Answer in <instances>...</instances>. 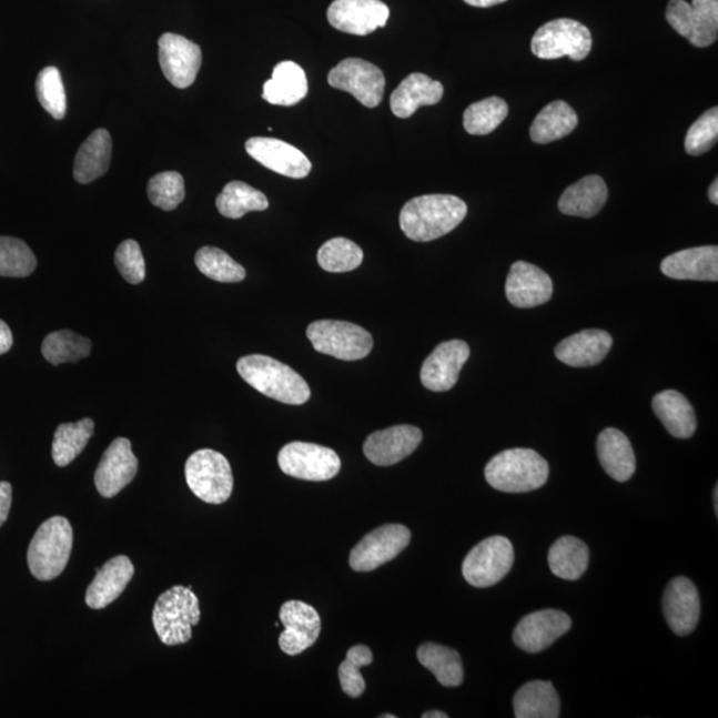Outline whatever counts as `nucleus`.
<instances>
[{"mask_svg": "<svg viewBox=\"0 0 718 718\" xmlns=\"http://www.w3.org/2000/svg\"><path fill=\"white\" fill-rule=\"evenodd\" d=\"M467 216V205L452 194H426L407 201L400 225L407 239L428 243L453 232Z\"/></svg>", "mask_w": 718, "mask_h": 718, "instance_id": "f257e3e1", "label": "nucleus"}, {"mask_svg": "<svg viewBox=\"0 0 718 718\" xmlns=\"http://www.w3.org/2000/svg\"><path fill=\"white\" fill-rule=\"evenodd\" d=\"M237 372L247 385L286 405H304L311 400V387L292 367L266 355L240 358Z\"/></svg>", "mask_w": 718, "mask_h": 718, "instance_id": "f03ea898", "label": "nucleus"}, {"mask_svg": "<svg viewBox=\"0 0 718 718\" xmlns=\"http://www.w3.org/2000/svg\"><path fill=\"white\" fill-rule=\"evenodd\" d=\"M489 486L502 493H529L546 485L548 463L532 448H512L495 455L485 469Z\"/></svg>", "mask_w": 718, "mask_h": 718, "instance_id": "7ed1b4c3", "label": "nucleus"}, {"mask_svg": "<svg viewBox=\"0 0 718 718\" xmlns=\"http://www.w3.org/2000/svg\"><path fill=\"white\" fill-rule=\"evenodd\" d=\"M72 545L71 523L63 516L47 519L37 529L27 552L32 576L42 582L57 579L69 565Z\"/></svg>", "mask_w": 718, "mask_h": 718, "instance_id": "20e7f679", "label": "nucleus"}, {"mask_svg": "<svg viewBox=\"0 0 718 718\" xmlns=\"http://www.w3.org/2000/svg\"><path fill=\"white\" fill-rule=\"evenodd\" d=\"M201 617L198 596L192 587L174 586L159 596L152 621L161 643L180 646L192 639V628Z\"/></svg>", "mask_w": 718, "mask_h": 718, "instance_id": "39448f33", "label": "nucleus"}, {"mask_svg": "<svg viewBox=\"0 0 718 718\" xmlns=\"http://www.w3.org/2000/svg\"><path fill=\"white\" fill-rule=\"evenodd\" d=\"M185 478L191 492L210 505H221L231 498L233 474L223 454L211 448L199 449L185 463Z\"/></svg>", "mask_w": 718, "mask_h": 718, "instance_id": "423d86ee", "label": "nucleus"}, {"mask_svg": "<svg viewBox=\"0 0 718 718\" xmlns=\"http://www.w3.org/2000/svg\"><path fill=\"white\" fill-rule=\"evenodd\" d=\"M307 338L315 351L341 361L367 357L373 348V337L364 327L346 321L320 320L307 326Z\"/></svg>", "mask_w": 718, "mask_h": 718, "instance_id": "0eeeda50", "label": "nucleus"}, {"mask_svg": "<svg viewBox=\"0 0 718 718\" xmlns=\"http://www.w3.org/2000/svg\"><path fill=\"white\" fill-rule=\"evenodd\" d=\"M593 50V36L586 26L574 19H555L543 24L532 40L536 58L554 60L568 57L574 62L586 59Z\"/></svg>", "mask_w": 718, "mask_h": 718, "instance_id": "6e6552de", "label": "nucleus"}, {"mask_svg": "<svg viewBox=\"0 0 718 718\" xmlns=\"http://www.w3.org/2000/svg\"><path fill=\"white\" fill-rule=\"evenodd\" d=\"M513 565V543L505 536H492L467 554L462 573L469 586L487 588L505 579Z\"/></svg>", "mask_w": 718, "mask_h": 718, "instance_id": "1a4fd4ad", "label": "nucleus"}, {"mask_svg": "<svg viewBox=\"0 0 718 718\" xmlns=\"http://www.w3.org/2000/svg\"><path fill=\"white\" fill-rule=\"evenodd\" d=\"M279 466L295 479L325 482L337 476L341 459L334 449L314 443L292 442L281 448Z\"/></svg>", "mask_w": 718, "mask_h": 718, "instance_id": "9d476101", "label": "nucleus"}, {"mask_svg": "<svg viewBox=\"0 0 718 718\" xmlns=\"http://www.w3.org/2000/svg\"><path fill=\"white\" fill-rule=\"evenodd\" d=\"M670 27L690 44L704 49L716 43L718 32V0H670L667 7Z\"/></svg>", "mask_w": 718, "mask_h": 718, "instance_id": "9b49d317", "label": "nucleus"}, {"mask_svg": "<svg viewBox=\"0 0 718 718\" xmlns=\"http://www.w3.org/2000/svg\"><path fill=\"white\" fill-rule=\"evenodd\" d=\"M334 89L352 93L367 109H375L384 99L386 80L377 65L358 58H347L328 72Z\"/></svg>", "mask_w": 718, "mask_h": 718, "instance_id": "f8f14e48", "label": "nucleus"}, {"mask_svg": "<svg viewBox=\"0 0 718 718\" xmlns=\"http://www.w3.org/2000/svg\"><path fill=\"white\" fill-rule=\"evenodd\" d=\"M412 540V533L402 525H385L364 536L352 549L348 565L357 573H371L392 562Z\"/></svg>", "mask_w": 718, "mask_h": 718, "instance_id": "ddd939ff", "label": "nucleus"}, {"mask_svg": "<svg viewBox=\"0 0 718 718\" xmlns=\"http://www.w3.org/2000/svg\"><path fill=\"white\" fill-rule=\"evenodd\" d=\"M159 62L170 83L184 90L196 80L203 63V53L191 40L166 32L159 39Z\"/></svg>", "mask_w": 718, "mask_h": 718, "instance_id": "4468645a", "label": "nucleus"}, {"mask_svg": "<svg viewBox=\"0 0 718 718\" xmlns=\"http://www.w3.org/2000/svg\"><path fill=\"white\" fill-rule=\"evenodd\" d=\"M573 627L572 617L559 609H543L529 614L519 621L514 630L516 647L528 654H539L552 647Z\"/></svg>", "mask_w": 718, "mask_h": 718, "instance_id": "2eb2a0df", "label": "nucleus"}, {"mask_svg": "<svg viewBox=\"0 0 718 718\" xmlns=\"http://www.w3.org/2000/svg\"><path fill=\"white\" fill-rule=\"evenodd\" d=\"M388 17L391 10L381 0H334L327 10L328 23L335 30L358 37L385 27Z\"/></svg>", "mask_w": 718, "mask_h": 718, "instance_id": "dca6fc26", "label": "nucleus"}, {"mask_svg": "<svg viewBox=\"0 0 718 718\" xmlns=\"http://www.w3.org/2000/svg\"><path fill=\"white\" fill-rule=\"evenodd\" d=\"M284 633L280 635V648L289 656H297L317 641L321 634V617L312 606L300 600H289L280 609Z\"/></svg>", "mask_w": 718, "mask_h": 718, "instance_id": "f3484780", "label": "nucleus"}, {"mask_svg": "<svg viewBox=\"0 0 718 718\" xmlns=\"http://www.w3.org/2000/svg\"><path fill=\"white\" fill-rule=\"evenodd\" d=\"M468 357L469 347L465 341L442 342L422 365V385L436 393L452 391Z\"/></svg>", "mask_w": 718, "mask_h": 718, "instance_id": "a211bd4d", "label": "nucleus"}, {"mask_svg": "<svg viewBox=\"0 0 718 718\" xmlns=\"http://www.w3.org/2000/svg\"><path fill=\"white\" fill-rule=\"evenodd\" d=\"M138 469L139 461L132 453L131 441H113L97 468L95 486L99 494L107 499L113 498L135 479Z\"/></svg>", "mask_w": 718, "mask_h": 718, "instance_id": "6ab92c4d", "label": "nucleus"}, {"mask_svg": "<svg viewBox=\"0 0 718 718\" xmlns=\"http://www.w3.org/2000/svg\"><path fill=\"white\" fill-rule=\"evenodd\" d=\"M424 439L421 428L400 425L375 432L364 443V454L375 466H393L411 456Z\"/></svg>", "mask_w": 718, "mask_h": 718, "instance_id": "aec40b11", "label": "nucleus"}, {"mask_svg": "<svg viewBox=\"0 0 718 718\" xmlns=\"http://www.w3.org/2000/svg\"><path fill=\"white\" fill-rule=\"evenodd\" d=\"M245 150L251 158L273 172L291 179H304L312 171L311 160L299 148L273 138H252Z\"/></svg>", "mask_w": 718, "mask_h": 718, "instance_id": "412c9836", "label": "nucleus"}, {"mask_svg": "<svg viewBox=\"0 0 718 718\" xmlns=\"http://www.w3.org/2000/svg\"><path fill=\"white\" fill-rule=\"evenodd\" d=\"M664 616L676 635L694 633L701 615L699 590L688 577L679 576L668 584L663 599Z\"/></svg>", "mask_w": 718, "mask_h": 718, "instance_id": "4be33fe9", "label": "nucleus"}, {"mask_svg": "<svg viewBox=\"0 0 718 718\" xmlns=\"http://www.w3.org/2000/svg\"><path fill=\"white\" fill-rule=\"evenodd\" d=\"M554 284L552 277L540 267L516 261L506 281V295L515 307L528 309L546 304L552 300Z\"/></svg>", "mask_w": 718, "mask_h": 718, "instance_id": "5701e85b", "label": "nucleus"}, {"mask_svg": "<svg viewBox=\"0 0 718 718\" xmlns=\"http://www.w3.org/2000/svg\"><path fill=\"white\" fill-rule=\"evenodd\" d=\"M135 575L129 556H115L98 569L95 579L87 588L85 603L92 609H104L124 593Z\"/></svg>", "mask_w": 718, "mask_h": 718, "instance_id": "b1692460", "label": "nucleus"}, {"mask_svg": "<svg viewBox=\"0 0 718 718\" xmlns=\"http://www.w3.org/2000/svg\"><path fill=\"white\" fill-rule=\"evenodd\" d=\"M614 345L613 335L600 328H588L563 340L555 348L556 358L568 366L599 365Z\"/></svg>", "mask_w": 718, "mask_h": 718, "instance_id": "393cba45", "label": "nucleus"}, {"mask_svg": "<svg viewBox=\"0 0 718 718\" xmlns=\"http://www.w3.org/2000/svg\"><path fill=\"white\" fill-rule=\"evenodd\" d=\"M661 272L674 280H718V247L714 245L690 247L664 259Z\"/></svg>", "mask_w": 718, "mask_h": 718, "instance_id": "a878e982", "label": "nucleus"}, {"mask_svg": "<svg viewBox=\"0 0 718 718\" xmlns=\"http://www.w3.org/2000/svg\"><path fill=\"white\" fill-rule=\"evenodd\" d=\"M443 85L425 73L415 72L408 75L395 89L391 97V109L395 117L407 119L414 115L419 107L435 105L443 98Z\"/></svg>", "mask_w": 718, "mask_h": 718, "instance_id": "bb28decb", "label": "nucleus"}, {"mask_svg": "<svg viewBox=\"0 0 718 718\" xmlns=\"http://www.w3.org/2000/svg\"><path fill=\"white\" fill-rule=\"evenodd\" d=\"M597 455L610 478L627 482L636 472V456L626 434L617 428H606L597 438Z\"/></svg>", "mask_w": 718, "mask_h": 718, "instance_id": "cd10ccee", "label": "nucleus"}, {"mask_svg": "<svg viewBox=\"0 0 718 718\" xmlns=\"http://www.w3.org/2000/svg\"><path fill=\"white\" fill-rule=\"evenodd\" d=\"M608 200L606 181L596 174L568 186L559 200V211L567 216L590 219L599 213Z\"/></svg>", "mask_w": 718, "mask_h": 718, "instance_id": "c85d7f7f", "label": "nucleus"}, {"mask_svg": "<svg viewBox=\"0 0 718 718\" xmlns=\"http://www.w3.org/2000/svg\"><path fill=\"white\" fill-rule=\"evenodd\" d=\"M112 158V139L109 131H93L79 148L73 164V178L80 184H89L109 171Z\"/></svg>", "mask_w": 718, "mask_h": 718, "instance_id": "c756f323", "label": "nucleus"}, {"mask_svg": "<svg viewBox=\"0 0 718 718\" xmlns=\"http://www.w3.org/2000/svg\"><path fill=\"white\" fill-rule=\"evenodd\" d=\"M307 90L305 71L286 60L274 67L272 78L264 84L263 98L274 105L292 107L306 98Z\"/></svg>", "mask_w": 718, "mask_h": 718, "instance_id": "7c9ffc66", "label": "nucleus"}, {"mask_svg": "<svg viewBox=\"0 0 718 718\" xmlns=\"http://www.w3.org/2000/svg\"><path fill=\"white\" fill-rule=\"evenodd\" d=\"M654 412L675 438L688 439L697 427L696 415L690 402L676 391H666L655 395Z\"/></svg>", "mask_w": 718, "mask_h": 718, "instance_id": "2f4dec72", "label": "nucleus"}, {"mask_svg": "<svg viewBox=\"0 0 718 718\" xmlns=\"http://www.w3.org/2000/svg\"><path fill=\"white\" fill-rule=\"evenodd\" d=\"M516 718H558L560 699L553 682L529 681L514 697Z\"/></svg>", "mask_w": 718, "mask_h": 718, "instance_id": "473e14b6", "label": "nucleus"}, {"mask_svg": "<svg viewBox=\"0 0 718 718\" xmlns=\"http://www.w3.org/2000/svg\"><path fill=\"white\" fill-rule=\"evenodd\" d=\"M577 123H579V119H577L573 107L562 100H555L535 118L529 136L536 144L553 143L572 135Z\"/></svg>", "mask_w": 718, "mask_h": 718, "instance_id": "72a5a7b5", "label": "nucleus"}, {"mask_svg": "<svg viewBox=\"0 0 718 718\" xmlns=\"http://www.w3.org/2000/svg\"><path fill=\"white\" fill-rule=\"evenodd\" d=\"M589 549L586 543L575 536H563L556 540L548 553L549 569L560 579L574 582L586 574Z\"/></svg>", "mask_w": 718, "mask_h": 718, "instance_id": "f704fd0d", "label": "nucleus"}, {"mask_svg": "<svg viewBox=\"0 0 718 718\" xmlns=\"http://www.w3.org/2000/svg\"><path fill=\"white\" fill-rule=\"evenodd\" d=\"M417 657L422 666L431 670L443 687H459L465 679L461 655L455 649L425 643L418 648Z\"/></svg>", "mask_w": 718, "mask_h": 718, "instance_id": "c9c22d12", "label": "nucleus"}, {"mask_svg": "<svg viewBox=\"0 0 718 718\" xmlns=\"http://www.w3.org/2000/svg\"><path fill=\"white\" fill-rule=\"evenodd\" d=\"M218 210L224 218L237 220L250 212H263L270 208L265 194L243 181L226 184L216 200Z\"/></svg>", "mask_w": 718, "mask_h": 718, "instance_id": "e433bc0d", "label": "nucleus"}, {"mask_svg": "<svg viewBox=\"0 0 718 718\" xmlns=\"http://www.w3.org/2000/svg\"><path fill=\"white\" fill-rule=\"evenodd\" d=\"M95 424L84 418L77 424H62L57 428L52 442V459L59 467L69 466L89 445Z\"/></svg>", "mask_w": 718, "mask_h": 718, "instance_id": "4c0bfd02", "label": "nucleus"}, {"mask_svg": "<svg viewBox=\"0 0 718 718\" xmlns=\"http://www.w3.org/2000/svg\"><path fill=\"white\" fill-rule=\"evenodd\" d=\"M92 342L89 338L71 331L53 332L43 341V357L53 366L65 364V362H78L89 357Z\"/></svg>", "mask_w": 718, "mask_h": 718, "instance_id": "58836bf2", "label": "nucleus"}, {"mask_svg": "<svg viewBox=\"0 0 718 718\" xmlns=\"http://www.w3.org/2000/svg\"><path fill=\"white\" fill-rule=\"evenodd\" d=\"M508 105L500 98H488L468 107L463 115V125L469 135L485 136L505 122Z\"/></svg>", "mask_w": 718, "mask_h": 718, "instance_id": "ea45409f", "label": "nucleus"}, {"mask_svg": "<svg viewBox=\"0 0 718 718\" xmlns=\"http://www.w3.org/2000/svg\"><path fill=\"white\" fill-rule=\"evenodd\" d=\"M194 263L204 276L218 281V283H240L246 277L244 267L219 247H201L194 257Z\"/></svg>", "mask_w": 718, "mask_h": 718, "instance_id": "a19ab883", "label": "nucleus"}, {"mask_svg": "<svg viewBox=\"0 0 718 718\" xmlns=\"http://www.w3.org/2000/svg\"><path fill=\"white\" fill-rule=\"evenodd\" d=\"M322 270L331 273H345L357 270L364 261V252L353 241L337 237L326 241L317 254Z\"/></svg>", "mask_w": 718, "mask_h": 718, "instance_id": "79ce46f5", "label": "nucleus"}, {"mask_svg": "<svg viewBox=\"0 0 718 718\" xmlns=\"http://www.w3.org/2000/svg\"><path fill=\"white\" fill-rule=\"evenodd\" d=\"M37 264L36 254L24 241L0 237V277H29Z\"/></svg>", "mask_w": 718, "mask_h": 718, "instance_id": "37998d69", "label": "nucleus"}, {"mask_svg": "<svg viewBox=\"0 0 718 718\" xmlns=\"http://www.w3.org/2000/svg\"><path fill=\"white\" fill-rule=\"evenodd\" d=\"M373 654L366 646H354L347 650L346 660L341 663L338 676L341 688L348 697L357 699L365 692L366 682L361 669L371 666Z\"/></svg>", "mask_w": 718, "mask_h": 718, "instance_id": "c03bdc74", "label": "nucleus"}, {"mask_svg": "<svg viewBox=\"0 0 718 718\" xmlns=\"http://www.w3.org/2000/svg\"><path fill=\"white\" fill-rule=\"evenodd\" d=\"M37 97L53 119L62 120L67 113V95L62 73L57 67H45L37 79Z\"/></svg>", "mask_w": 718, "mask_h": 718, "instance_id": "a18cd8bd", "label": "nucleus"}, {"mask_svg": "<svg viewBox=\"0 0 718 718\" xmlns=\"http://www.w3.org/2000/svg\"><path fill=\"white\" fill-rule=\"evenodd\" d=\"M146 192L151 203L160 210H176L185 198L184 179L179 172H161L150 180Z\"/></svg>", "mask_w": 718, "mask_h": 718, "instance_id": "49530a36", "label": "nucleus"}, {"mask_svg": "<svg viewBox=\"0 0 718 718\" xmlns=\"http://www.w3.org/2000/svg\"><path fill=\"white\" fill-rule=\"evenodd\" d=\"M718 138V109L707 111L690 127L686 136V151L690 156H700L715 146Z\"/></svg>", "mask_w": 718, "mask_h": 718, "instance_id": "de8ad7c7", "label": "nucleus"}, {"mask_svg": "<svg viewBox=\"0 0 718 718\" xmlns=\"http://www.w3.org/2000/svg\"><path fill=\"white\" fill-rule=\"evenodd\" d=\"M115 265L130 284L138 285L145 279V261L142 247L135 240H125L115 253Z\"/></svg>", "mask_w": 718, "mask_h": 718, "instance_id": "09e8293b", "label": "nucleus"}, {"mask_svg": "<svg viewBox=\"0 0 718 718\" xmlns=\"http://www.w3.org/2000/svg\"><path fill=\"white\" fill-rule=\"evenodd\" d=\"M12 503V486L9 482H0V527L9 518Z\"/></svg>", "mask_w": 718, "mask_h": 718, "instance_id": "8fccbe9b", "label": "nucleus"}, {"mask_svg": "<svg viewBox=\"0 0 718 718\" xmlns=\"http://www.w3.org/2000/svg\"><path fill=\"white\" fill-rule=\"evenodd\" d=\"M13 344L12 333L9 325L4 321L0 320V354H4L10 351Z\"/></svg>", "mask_w": 718, "mask_h": 718, "instance_id": "3c124183", "label": "nucleus"}, {"mask_svg": "<svg viewBox=\"0 0 718 718\" xmlns=\"http://www.w3.org/2000/svg\"><path fill=\"white\" fill-rule=\"evenodd\" d=\"M465 2L468 6L481 7V9H487V7L505 3L507 2V0H465Z\"/></svg>", "mask_w": 718, "mask_h": 718, "instance_id": "603ef678", "label": "nucleus"}, {"mask_svg": "<svg viewBox=\"0 0 718 718\" xmlns=\"http://www.w3.org/2000/svg\"><path fill=\"white\" fill-rule=\"evenodd\" d=\"M709 200L710 203H714L715 205L718 204V180L715 179L714 184L710 185L709 188Z\"/></svg>", "mask_w": 718, "mask_h": 718, "instance_id": "864d4df0", "label": "nucleus"}, {"mask_svg": "<svg viewBox=\"0 0 718 718\" xmlns=\"http://www.w3.org/2000/svg\"><path fill=\"white\" fill-rule=\"evenodd\" d=\"M422 718H448V715L441 712V710H431V712L422 715Z\"/></svg>", "mask_w": 718, "mask_h": 718, "instance_id": "5fc2aeb1", "label": "nucleus"}, {"mask_svg": "<svg viewBox=\"0 0 718 718\" xmlns=\"http://www.w3.org/2000/svg\"><path fill=\"white\" fill-rule=\"evenodd\" d=\"M714 498H715V512L716 515H718V487H715V493H714Z\"/></svg>", "mask_w": 718, "mask_h": 718, "instance_id": "6e6d98bb", "label": "nucleus"}, {"mask_svg": "<svg viewBox=\"0 0 718 718\" xmlns=\"http://www.w3.org/2000/svg\"><path fill=\"white\" fill-rule=\"evenodd\" d=\"M381 718H395L394 715H382Z\"/></svg>", "mask_w": 718, "mask_h": 718, "instance_id": "4d7b16f0", "label": "nucleus"}]
</instances>
